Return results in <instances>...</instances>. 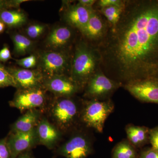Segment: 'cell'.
<instances>
[{
	"instance_id": "1",
	"label": "cell",
	"mask_w": 158,
	"mask_h": 158,
	"mask_svg": "<svg viewBox=\"0 0 158 158\" xmlns=\"http://www.w3.org/2000/svg\"><path fill=\"white\" fill-rule=\"evenodd\" d=\"M98 41L100 69L110 78L123 85L158 77V0L125 1L118 22Z\"/></svg>"
},
{
	"instance_id": "2",
	"label": "cell",
	"mask_w": 158,
	"mask_h": 158,
	"mask_svg": "<svg viewBox=\"0 0 158 158\" xmlns=\"http://www.w3.org/2000/svg\"><path fill=\"white\" fill-rule=\"evenodd\" d=\"M100 56L95 47L81 42L77 46L71 64V80L77 87L88 84L100 68Z\"/></svg>"
},
{
	"instance_id": "3",
	"label": "cell",
	"mask_w": 158,
	"mask_h": 158,
	"mask_svg": "<svg viewBox=\"0 0 158 158\" xmlns=\"http://www.w3.org/2000/svg\"><path fill=\"white\" fill-rule=\"evenodd\" d=\"M114 108V104L110 100L100 101L94 99L86 106L83 113V120L88 126L99 133H102L105 121Z\"/></svg>"
},
{
	"instance_id": "4",
	"label": "cell",
	"mask_w": 158,
	"mask_h": 158,
	"mask_svg": "<svg viewBox=\"0 0 158 158\" xmlns=\"http://www.w3.org/2000/svg\"><path fill=\"white\" fill-rule=\"evenodd\" d=\"M123 86L138 100L158 104V77L132 81Z\"/></svg>"
},
{
	"instance_id": "5",
	"label": "cell",
	"mask_w": 158,
	"mask_h": 158,
	"mask_svg": "<svg viewBox=\"0 0 158 158\" xmlns=\"http://www.w3.org/2000/svg\"><path fill=\"white\" fill-rule=\"evenodd\" d=\"M40 69L43 73L52 77L61 76L68 69L69 58L66 54L57 51L41 53L39 58Z\"/></svg>"
},
{
	"instance_id": "6",
	"label": "cell",
	"mask_w": 158,
	"mask_h": 158,
	"mask_svg": "<svg viewBox=\"0 0 158 158\" xmlns=\"http://www.w3.org/2000/svg\"><path fill=\"white\" fill-rule=\"evenodd\" d=\"M122 86L121 83L108 77L99 68L88 81L87 94L98 99L108 96Z\"/></svg>"
},
{
	"instance_id": "7",
	"label": "cell",
	"mask_w": 158,
	"mask_h": 158,
	"mask_svg": "<svg viewBox=\"0 0 158 158\" xmlns=\"http://www.w3.org/2000/svg\"><path fill=\"white\" fill-rule=\"evenodd\" d=\"M88 140L81 135L73 137L62 148L61 153L66 158H86L91 152Z\"/></svg>"
},
{
	"instance_id": "8",
	"label": "cell",
	"mask_w": 158,
	"mask_h": 158,
	"mask_svg": "<svg viewBox=\"0 0 158 158\" xmlns=\"http://www.w3.org/2000/svg\"><path fill=\"white\" fill-rule=\"evenodd\" d=\"M44 100V94L42 90L34 88L19 94L15 98L13 105L21 110H30L40 106Z\"/></svg>"
},
{
	"instance_id": "9",
	"label": "cell",
	"mask_w": 158,
	"mask_h": 158,
	"mask_svg": "<svg viewBox=\"0 0 158 158\" xmlns=\"http://www.w3.org/2000/svg\"><path fill=\"white\" fill-rule=\"evenodd\" d=\"M9 71L17 85L26 89L36 88L42 80V74L37 71L26 69H10Z\"/></svg>"
},
{
	"instance_id": "10",
	"label": "cell",
	"mask_w": 158,
	"mask_h": 158,
	"mask_svg": "<svg viewBox=\"0 0 158 158\" xmlns=\"http://www.w3.org/2000/svg\"><path fill=\"white\" fill-rule=\"evenodd\" d=\"M35 136L34 129L28 132L15 131L7 144L12 158L28 148L34 142Z\"/></svg>"
},
{
	"instance_id": "11",
	"label": "cell",
	"mask_w": 158,
	"mask_h": 158,
	"mask_svg": "<svg viewBox=\"0 0 158 158\" xmlns=\"http://www.w3.org/2000/svg\"><path fill=\"white\" fill-rule=\"evenodd\" d=\"M92 8H88L80 4L69 7L65 13L66 22L80 31L86 26L93 11Z\"/></svg>"
},
{
	"instance_id": "12",
	"label": "cell",
	"mask_w": 158,
	"mask_h": 158,
	"mask_svg": "<svg viewBox=\"0 0 158 158\" xmlns=\"http://www.w3.org/2000/svg\"><path fill=\"white\" fill-rule=\"evenodd\" d=\"M54 116L60 124L68 125L76 116L77 108L74 102L68 99L58 102L53 110Z\"/></svg>"
},
{
	"instance_id": "13",
	"label": "cell",
	"mask_w": 158,
	"mask_h": 158,
	"mask_svg": "<svg viewBox=\"0 0 158 158\" xmlns=\"http://www.w3.org/2000/svg\"><path fill=\"white\" fill-rule=\"evenodd\" d=\"M106 29V27L101 17L93 10L88 23L81 32L88 39L99 40L104 35Z\"/></svg>"
},
{
	"instance_id": "14",
	"label": "cell",
	"mask_w": 158,
	"mask_h": 158,
	"mask_svg": "<svg viewBox=\"0 0 158 158\" xmlns=\"http://www.w3.org/2000/svg\"><path fill=\"white\" fill-rule=\"evenodd\" d=\"M72 31L66 26H60L52 30L47 38V45L54 49L65 47L70 42Z\"/></svg>"
},
{
	"instance_id": "15",
	"label": "cell",
	"mask_w": 158,
	"mask_h": 158,
	"mask_svg": "<svg viewBox=\"0 0 158 158\" xmlns=\"http://www.w3.org/2000/svg\"><path fill=\"white\" fill-rule=\"evenodd\" d=\"M46 86L54 93L62 95H70L76 92L78 87L72 80L61 76L50 77Z\"/></svg>"
},
{
	"instance_id": "16",
	"label": "cell",
	"mask_w": 158,
	"mask_h": 158,
	"mask_svg": "<svg viewBox=\"0 0 158 158\" xmlns=\"http://www.w3.org/2000/svg\"><path fill=\"white\" fill-rule=\"evenodd\" d=\"M150 130L145 127L129 125L126 128L129 141L132 145L140 147L146 144L149 140Z\"/></svg>"
},
{
	"instance_id": "17",
	"label": "cell",
	"mask_w": 158,
	"mask_h": 158,
	"mask_svg": "<svg viewBox=\"0 0 158 158\" xmlns=\"http://www.w3.org/2000/svg\"><path fill=\"white\" fill-rule=\"evenodd\" d=\"M0 21L10 27H17L25 23L27 16L20 11L4 10L0 11Z\"/></svg>"
},
{
	"instance_id": "18",
	"label": "cell",
	"mask_w": 158,
	"mask_h": 158,
	"mask_svg": "<svg viewBox=\"0 0 158 158\" xmlns=\"http://www.w3.org/2000/svg\"><path fill=\"white\" fill-rule=\"evenodd\" d=\"M37 133L40 140L45 145H50L58 139V132L46 120H44L40 123L37 128Z\"/></svg>"
},
{
	"instance_id": "19",
	"label": "cell",
	"mask_w": 158,
	"mask_h": 158,
	"mask_svg": "<svg viewBox=\"0 0 158 158\" xmlns=\"http://www.w3.org/2000/svg\"><path fill=\"white\" fill-rule=\"evenodd\" d=\"M37 115L34 111L27 112L20 118L14 125L15 131L28 132L34 129V126L37 122Z\"/></svg>"
},
{
	"instance_id": "20",
	"label": "cell",
	"mask_w": 158,
	"mask_h": 158,
	"mask_svg": "<svg viewBox=\"0 0 158 158\" xmlns=\"http://www.w3.org/2000/svg\"><path fill=\"white\" fill-rule=\"evenodd\" d=\"M112 158H137V152L129 141H123L113 149Z\"/></svg>"
},
{
	"instance_id": "21",
	"label": "cell",
	"mask_w": 158,
	"mask_h": 158,
	"mask_svg": "<svg viewBox=\"0 0 158 158\" xmlns=\"http://www.w3.org/2000/svg\"><path fill=\"white\" fill-rule=\"evenodd\" d=\"M14 46V52L18 55H25L33 47V44L31 40L22 34H16L12 36Z\"/></svg>"
},
{
	"instance_id": "22",
	"label": "cell",
	"mask_w": 158,
	"mask_h": 158,
	"mask_svg": "<svg viewBox=\"0 0 158 158\" xmlns=\"http://www.w3.org/2000/svg\"><path fill=\"white\" fill-rule=\"evenodd\" d=\"M124 5L122 6H112L102 8V12L108 20L110 25H116L118 22L124 9Z\"/></svg>"
},
{
	"instance_id": "23",
	"label": "cell",
	"mask_w": 158,
	"mask_h": 158,
	"mask_svg": "<svg viewBox=\"0 0 158 158\" xmlns=\"http://www.w3.org/2000/svg\"><path fill=\"white\" fill-rule=\"evenodd\" d=\"M17 86V83L12 75L0 65V87Z\"/></svg>"
},
{
	"instance_id": "24",
	"label": "cell",
	"mask_w": 158,
	"mask_h": 158,
	"mask_svg": "<svg viewBox=\"0 0 158 158\" xmlns=\"http://www.w3.org/2000/svg\"><path fill=\"white\" fill-rule=\"evenodd\" d=\"M45 27L39 24L31 25L27 28L26 33L29 37L32 39L38 38L44 32Z\"/></svg>"
},
{
	"instance_id": "25",
	"label": "cell",
	"mask_w": 158,
	"mask_h": 158,
	"mask_svg": "<svg viewBox=\"0 0 158 158\" xmlns=\"http://www.w3.org/2000/svg\"><path fill=\"white\" fill-rule=\"evenodd\" d=\"M18 65L26 69L34 67L37 63V58L35 55H32L23 59L16 60Z\"/></svg>"
},
{
	"instance_id": "26",
	"label": "cell",
	"mask_w": 158,
	"mask_h": 158,
	"mask_svg": "<svg viewBox=\"0 0 158 158\" xmlns=\"http://www.w3.org/2000/svg\"><path fill=\"white\" fill-rule=\"evenodd\" d=\"M149 140L152 148L158 152V127L150 130Z\"/></svg>"
},
{
	"instance_id": "27",
	"label": "cell",
	"mask_w": 158,
	"mask_h": 158,
	"mask_svg": "<svg viewBox=\"0 0 158 158\" xmlns=\"http://www.w3.org/2000/svg\"><path fill=\"white\" fill-rule=\"evenodd\" d=\"M125 1L121 0H100L98 1V6L102 8L109 6H122L124 5Z\"/></svg>"
},
{
	"instance_id": "28",
	"label": "cell",
	"mask_w": 158,
	"mask_h": 158,
	"mask_svg": "<svg viewBox=\"0 0 158 158\" xmlns=\"http://www.w3.org/2000/svg\"><path fill=\"white\" fill-rule=\"evenodd\" d=\"M139 158H158V152L152 148H148L142 151Z\"/></svg>"
},
{
	"instance_id": "29",
	"label": "cell",
	"mask_w": 158,
	"mask_h": 158,
	"mask_svg": "<svg viewBox=\"0 0 158 158\" xmlns=\"http://www.w3.org/2000/svg\"><path fill=\"white\" fill-rule=\"evenodd\" d=\"M9 154L7 144L4 141H0V158H9Z\"/></svg>"
},
{
	"instance_id": "30",
	"label": "cell",
	"mask_w": 158,
	"mask_h": 158,
	"mask_svg": "<svg viewBox=\"0 0 158 158\" xmlns=\"http://www.w3.org/2000/svg\"><path fill=\"white\" fill-rule=\"evenodd\" d=\"M11 58V52L7 47H5L0 50V61L6 62Z\"/></svg>"
},
{
	"instance_id": "31",
	"label": "cell",
	"mask_w": 158,
	"mask_h": 158,
	"mask_svg": "<svg viewBox=\"0 0 158 158\" xmlns=\"http://www.w3.org/2000/svg\"><path fill=\"white\" fill-rule=\"evenodd\" d=\"M96 2L95 0H79L78 4L86 8H92V6Z\"/></svg>"
},
{
	"instance_id": "32",
	"label": "cell",
	"mask_w": 158,
	"mask_h": 158,
	"mask_svg": "<svg viewBox=\"0 0 158 158\" xmlns=\"http://www.w3.org/2000/svg\"><path fill=\"white\" fill-rule=\"evenodd\" d=\"M5 24L2 21H0V33L2 32L5 29Z\"/></svg>"
},
{
	"instance_id": "33",
	"label": "cell",
	"mask_w": 158,
	"mask_h": 158,
	"mask_svg": "<svg viewBox=\"0 0 158 158\" xmlns=\"http://www.w3.org/2000/svg\"><path fill=\"white\" fill-rule=\"evenodd\" d=\"M3 5H4V2H3V1H0V11H2L1 9L2 8Z\"/></svg>"
},
{
	"instance_id": "34",
	"label": "cell",
	"mask_w": 158,
	"mask_h": 158,
	"mask_svg": "<svg viewBox=\"0 0 158 158\" xmlns=\"http://www.w3.org/2000/svg\"><path fill=\"white\" fill-rule=\"evenodd\" d=\"M19 158H31L28 155H24Z\"/></svg>"
}]
</instances>
